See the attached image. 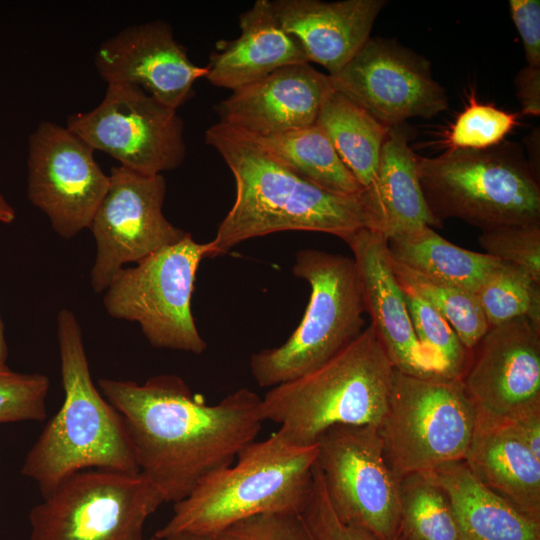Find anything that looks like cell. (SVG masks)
Instances as JSON below:
<instances>
[{
	"label": "cell",
	"mask_w": 540,
	"mask_h": 540,
	"mask_svg": "<svg viewBox=\"0 0 540 540\" xmlns=\"http://www.w3.org/2000/svg\"><path fill=\"white\" fill-rule=\"evenodd\" d=\"M98 387L124 420L139 472L164 502L183 500L205 477L232 465L264 422L261 398L248 388L209 405L174 374L143 384L103 378Z\"/></svg>",
	"instance_id": "6da1fadb"
},
{
	"label": "cell",
	"mask_w": 540,
	"mask_h": 540,
	"mask_svg": "<svg viewBox=\"0 0 540 540\" xmlns=\"http://www.w3.org/2000/svg\"><path fill=\"white\" fill-rule=\"evenodd\" d=\"M205 142L224 159L236 184L235 201L209 241L208 258L274 232L315 231L343 240L372 228L365 189L357 195L327 191L271 158L242 132L219 122L206 130Z\"/></svg>",
	"instance_id": "7a4b0ae2"
},
{
	"label": "cell",
	"mask_w": 540,
	"mask_h": 540,
	"mask_svg": "<svg viewBox=\"0 0 540 540\" xmlns=\"http://www.w3.org/2000/svg\"><path fill=\"white\" fill-rule=\"evenodd\" d=\"M57 336L64 400L21 468L43 497L82 470L139 473L124 420L94 385L80 324L68 309L58 313Z\"/></svg>",
	"instance_id": "3957f363"
},
{
	"label": "cell",
	"mask_w": 540,
	"mask_h": 540,
	"mask_svg": "<svg viewBox=\"0 0 540 540\" xmlns=\"http://www.w3.org/2000/svg\"><path fill=\"white\" fill-rule=\"evenodd\" d=\"M316 444L296 446L276 431L246 446L232 465L205 477L155 537L214 536L233 523L272 513L302 515L313 492Z\"/></svg>",
	"instance_id": "277c9868"
},
{
	"label": "cell",
	"mask_w": 540,
	"mask_h": 540,
	"mask_svg": "<svg viewBox=\"0 0 540 540\" xmlns=\"http://www.w3.org/2000/svg\"><path fill=\"white\" fill-rule=\"evenodd\" d=\"M394 366L371 325L316 370L272 387L261 398L263 421L296 446H311L338 425L379 426Z\"/></svg>",
	"instance_id": "5b68a950"
},
{
	"label": "cell",
	"mask_w": 540,
	"mask_h": 540,
	"mask_svg": "<svg viewBox=\"0 0 540 540\" xmlns=\"http://www.w3.org/2000/svg\"><path fill=\"white\" fill-rule=\"evenodd\" d=\"M427 205L442 223L458 218L482 231L540 224L539 173L515 143L418 156Z\"/></svg>",
	"instance_id": "8992f818"
},
{
	"label": "cell",
	"mask_w": 540,
	"mask_h": 540,
	"mask_svg": "<svg viewBox=\"0 0 540 540\" xmlns=\"http://www.w3.org/2000/svg\"><path fill=\"white\" fill-rule=\"evenodd\" d=\"M292 272L309 284L310 298L299 325L282 345L251 356V374L261 387L316 370L364 330L365 306L353 258L303 249L295 255Z\"/></svg>",
	"instance_id": "52a82bcc"
},
{
	"label": "cell",
	"mask_w": 540,
	"mask_h": 540,
	"mask_svg": "<svg viewBox=\"0 0 540 540\" xmlns=\"http://www.w3.org/2000/svg\"><path fill=\"white\" fill-rule=\"evenodd\" d=\"M476 419L477 409L461 379L421 378L394 368L378 431L398 481L464 460Z\"/></svg>",
	"instance_id": "ba28073f"
},
{
	"label": "cell",
	"mask_w": 540,
	"mask_h": 540,
	"mask_svg": "<svg viewBox=\"0 0 540 540\" xmlns=\"http://www.w3.org/2000/svg\"><path fill=\"white\" fill-rule=\"evenodd\" d=\"M209 242L190 233L150 254L132 268H122L104 291L103 304L113 318L137 322L155 348L201 354V337L191 308L196 274L208 257Z\"/></svg>",
	"instance_id": "9c48e42d"
},
{
	"label": "cell",
	"mask_w": 540,
	"mask_h": 540,
	"mask_svg": "<svg viewBox=\"0 0 540 540\" xmlns=\"http://www.w3.org/2000/svg\"><path fill=\"white\" fill-rule=\"evenodd\" d=\"M162 503L140 472L82 470L30 510V540H143L146 520Z\"/></svg>",
	"instance_id": "30bf717a"
},
{
	"label": "cell",
	"mask_w": 540,
	"mask_h": 540,
	"mask_svg": "<svg viewBox=\"0 0 540 540\" xmlns=\"http://www.w3.org/2000/svg\"><path fill=\"white\" fill-rule=\"evenodd\" d=\"M316 446L315 465L336 516L376 540H400L399 481L378 427L333 426Z\"/></svg>",
	"instance_id": "8fae6325"
},
{
	"label": "cell",
	"mask_w": 540,
	"mask_h": 540,
	"mask_svg": "<svg viewBox=\"0 0 540 540\" xmlns=\"http://www.w3.org/2000/svg\"><path fill=\"white\" fill-rule=\"evenodd\" d=\"M66 127L94 150L142 174L173 170L186 155L177 111L134 85L109 84L101 103L68 116Z\"/></svg>",
	"instance_id": "7c38bea8"
},
{
	"label": "cell",
	"mask_w": 540,
	"mask_h": 540,
	"mask_svg": "<svg viewBox=\"0 0 540 540\" xmlns=\"http://www.w3.org/2000/svg\"><path fill=\"white\" fill-rule=\"evenodd\" d=\"M166 181L162 174H142L116 166L109 186L90 222L96 241L91 287L104 292L129 262L179 242L187 232L170 223L162 208Z\"/></svg>",
	"instance_id": "4fadbf2b"
},
{
	"label": "cell",
	"mask_w": 540,
	"mask_h": 540,
	"mask_svg": "<svg viewBox=\"0 0 540 540\" xmlns=\"http://www.w3.org/2000/svg\"><path fill=\"white\" fill-rule=\"evenodd\" d=\"M94 149L67 127L43 121L28 140L27 197L61 237L89 228L109 186Z\"/></svg>",
	"instance_id": "5bb4252c"
},
{
	"label": "cell",
	"mask_w": 540,
	"mask_h": 540,
	"mask_svg": "<svg viewBox=\"0 0 540 540\" xmlns=\"http://www.w3.org/2000/svg\"><path fill=\"white\" fill-rule=\"evenodd\" d=\"M329 77L335 91L389 127L448 109L447 94L433 78L430 62L392 39L369 38Z\"/></svg>",
	"instance_id": "9a60e30c"
},
{
	"label": "cell",
	"mask_w": 540,
	"mask_h": 540,
	"mask_svg": "<svg viewBox=\"0 0 540 540\" xmlns=\"http://www.w3.org/2000/svg\"><path fill=\"white\" fill-rule=\"evenodd\" d=\"M478 412L512 419L540 411V325L528 318L489 327L461 377Z\"/></svg>",
	"instance_id": "2e32d148"
},
{
	"label": "cell",
	"mask_w": 540,
	"mask_h": 540,
	"mask_svg": "<svg viewBox=\"0 0 540 540\" xmlns=\"http://www.w3.org/2000/svg\"><path fill=\"white\" fill-rule=\"evenodd\" d=\"M94 64L107 85L140 87L175 110L208 73L207 67L190 60L172 27L162 20L129 26L108 38L97 49Z\"/></svg>",
	"instance_id": "e0dca14e"
},
{
	"label": "cell",
	"mask_w": 540,
	"mask_h": 540,
	"mask_svg": "<svg viewBox=\"0 0 540 540\" xmlns=\"http://www.w3.org/2000/svg\"><path fill=\"white\" fill-rule=\"evenodd\" d=\"M343 241L354 256L365 313L394 368L415 377H438L415 334L404 290L392 268L387 238L363 228Z\"/></svg>",
	"instance_id": "ac0fdd59"
},
{
	"label": "cell",
	"mask_w": 540,
	"mask_h": 540,
	"mask_svg": "<svg viewBox=\"0 0 540 540\" xmlns=\"http://www.w3.org/2000/svg\"><path fill=\"white\" fill-rule=\"evenodd\" d=\"M333 90L309 63L290 65L233 90L214 110L219 123L247 135L275 134L315 124Z\"/></svg>",
	"instance_id": "d6986e66"
},
{
	"label": "cell",
	"mask_w": 540,
	"mask_h": 540,
	"mask_svg": "<svg viewBox=\"0 0 540 540\" xmlns=\"http://www.w3.org/2000/svg\"><path fill=\"white\" fill-rule=\"evenodd\" d=\"M384 0H274L271 5L282 27L294 35L306 56L337 74L370 38L386 5Z\"/></svg>",
	"instance_id": "ffe728a7"
},
{
	"label": "cell",
	"mask_w": 540,
	"mask_h": 540,
	"mask_svg": "<svg viewBox=\"0 0 540 540\" xmlns=\"http://www.w3.org/2000/svg\"><path fill=\"white\" fill-rule=\"evenodd\" d=\"M240 35L220 40L210 54L206 79L231 91L290 65L309 63L298 39L276 18L270 0H257L239 15Z\"/></svg>",
	"instance_id": "44dd1931"
},
{
	"label": "cell",
	"mask_w": 540,
	"mask_h": 540,
	"mask_svg": "<svg viewBox=\"0 0 540 540\" xmlns=\"http://www.w3.org/2000/svg\"><path fill=\"white\" fill-rule=\"evenodd\" d=\"M463 461L488 489L528 518L540 522V459L505 420L477 411Z\"/></svg>",
	"instance_id": "7402d4cb"
},
{
	"label": "cell",
	"mask_w": 540,
	"mask_h": 540,
	"mask_svg": "<svg viewBox=\"0 0 540 540\" xmlns=\"http://www.w3.org/2000/svg\"><path fill=\"white\" fill-rule=\"evenodd\" d=\"M404 124L389 129L374 182L365 189L372 229L387 239L424 225L441 227L430 211L419 181L418 155L410 148Z\"/></svg>",
	"instance_id": "603a6c76"
},
{
	"label": "cell",
	"mask_w": 540,
	"mask_h": 540,
	"mask_svg": "<svg viewBox=\"0 0 540 540\" xmlns=\"http://www.w3.org/2000/svg\"><path fill=\"white\" fill-rule=\"evenodd\" d=\"M426 473L449 499L459 540H540V522L483 485L463 460Z\"/></svg>",
	"instance_id": "cb8c5ba5"
},
{
	"label": "cell",
	"mask_w": 540,
	"mask_h": 540,
	"mask_svg": "<svg viewBox=\"0 0 540 540\" xmlns=\"http://www.w3.org/2000/svg\"><path fill=\"white\" fill-rule=\"evenodd\" d=\"M387 246L394 260L473 293L501 262L447 241L428 225L387 239Z\"/></svg>",
	"instance_id": "d4e9b609"
},
{
	"label": "cell",
	"mask_w": 540,
	"mask_h": 540,
	"mask_svg": "<svg viewBox=\"0 0 540 540\" xmlns=\"http://www.w3.org/2000/svg\"><path fill=\"white\" fill-rule=\"evenodd\" d=\"M245 135L271 158L327 191L357 195L364 190L316 123L275 134Z\"/></svg>",
	"instance_id": "484cf974"
},
{
	"label": "cell",
	"mask_w": 540,
	"mask_h": 540,
	"mask_svg": "<svg viewBox=\"0 0 540 540\" xmlns=\"http://www.w3.org/2000/svg\"><path fill=\"white\" fill-rule=\"evenodd\" d=\"M315 123L358 183L369 187L375 180L382 145L391 127L335 90L323 102Z\"/></svg>",
	"instance_id": "4316f807"
},
{
	"label": "cell",
	"mask_w": 540,
	"mask_h": 540,
	"mask_svg": "<svg viewBox=\"0 0 540 540\" xmlns=\"http://www.w3.org/2000/svg\"><path fill=\"white\" fill-rule=\"evenodd\" d=\"M391 264L400 286L444 317L463 345L471 351L489 329L475 293L430 278L392 257Z\"/></svg>",
	"instance_id": "83f0119b"
},
{
	"label": "cell",
	"mask_w": 540,
	"mask_h": 540,
	"mask_svg": "<svg viewBox=\"0 0 540 540\" xmlns=\"http://www.w3.org/2000/svg\"><path fill=\"white\" fill-rule=\"evenodd\" d=\"M400 540H459L449 499L426 473L399 480Z\"/></svg>",
	"instance_id": "f1b7e54d"
},
{
	"label": "cell",
	"mask_w": 540,
	"mask_h": 540,
	"mask_svg": "<svg viewBox=\"0 0 540 540\" xmlns=\"http://www.w3.org/2000/svg\"><path fill=\"white\" fill-rule=\"evenodd\" d=\"M475 295L489 327L521 317L540 325V282L516 265L501 261Z\"/></svg>",
	"instance_id": "f546056e"
},
{
	"label": "cell",
	"mask_w": 540,
	"mask_h": 540,
	"mask_svg": "<svg viewBox=\"0 0 540 540\" xmlns=\"http://www.w3.org/2000/svg\"><path fill=\"white\" fill-rule=\"evenodd\" d=\"M404 294L415 334L436 375L446 379H461L471 351L435 309L412 292L404 290Z\"/></svg>",
	"instance_id": "4dcf8cb0"
},
{
	"label": "cell",
	"mask_w": 540,
	"mask_h": 540,
	"mask_svg": "<svg viewBox=\"0 0 540 540\" xmlns=\"http://www.w3.org/2000/svg\"><path fill=\"white\" fill-rule=\"evenodd\" d=\"M517 118L516 113L477 103L471 94L469 105L447 133L448 150H482L498 145L517 125Z\"/></svg>",
	"instance_id": "1f68e13d"
},
{
	"label": "cell",
	"mask_w": 540,
	"mask_h": 540,
	"mask_svg": "<svg viewBox=\"0 0 540 540\" xmlns=\"http://www.w3.org/2000/svg\"><path fill=\"white\" fill-rule=\"evenodd\" d=\"M49 378L41 373L0 371V424L43 421Z\"/></svg>",
	"instance_id": "d6a6232c"
},
{
	"label": "cell",
	"mask_w": 540,
	"mask_h": 540,
	"mask_svg": "<svg viewBox=\"0 0 540 540\" xmlns=\"http://www.w3.org/2000/svg\"><path fill=\"white\" fill-rule=\"evenodd\" d=\"M478 242L486 254L524 269L540 282V224L482 231Z\"/></svg>",
	"instance_id": "836d02e7"
},
{
	"label": "cell",
	"mask_w": 540,
	"mask_h": 540,
	"mask_svg": "<svg viewBox=\"0 0 540 540\" xmlns=\"http://www.w3.org/2000/svg\"><path fill=\"white\" fill-rule=\"evenodd\" d=\"M212 537L213 540H313L302 515L285 513L242 519Z\"/></svg>",
	"instance_id": "e575fe53"
},
{
	"label": "cell",
	"mask_w": 540,
	"mask_h": 540,
	"mask_svg": "<svg viewBox=\"0 0 540 540\" xmlns=\"http://www.w3.org/2000/svg\"><path fill=\"white\" fill-rule=\"evenodd\" d=\"M302 517L313 540H376L366 532L343 523L336 516L316 465L312 496Z\"/></svg>",
	"instance_id": "d590c367"
},
{
	"label": "cell",
	"mask_w": 540,
	"mask_h": 540,
	"mask_svg": "<svg viewBox=\"0 0 540 540\" xmlns=\"http://www.w3.org/2000/svg\"><path fill=\"white\" fill-rule=\"evenodd\" d=\"M510 13L521 37L528 66L540 67V2L510 0Z\"/></svg>",
	"instance_id": "8d00e7d4"
},
{
	"label": "cell",
	"mask_w": 540,
	"mask_h": 540,
	"mask_svg": "<svg viewBox=\"0 0 540 540\" xmlns=\"http://www.w3.org/2000/svg\"><path fill=\"white\" fill-rule=\"evenodd\" d=\"M516 95L522 106V114L540 115V67L526 66L514 79Z\"/></svg>",
	"instance_id": "74e56055"
},
{
	"label": "cell",
	"mask_w": 540,
	"mask_h": 540,
	"mask_svg": "<svg viewBox=\"0 0 540 540\" xmlns=\"http://www.w3.org/2000/svg\"><path fill=\"white\" fill-rule=\"evenodd\" d=\"M505 420L515 435L540 459V411Z\"/></svg>",
	"instance_id": "f35d334b"
},
{
	"label": "cell",
	"mask_w": 540,
	"mask_h": 540,
	"mask_svg": "<svg viewBox=\"0 0 540 540\" xmlns=\"http://www.w3.org/2000/svg\"><path fill=\"white\" fill-rule=\"evenodd\" d=\"M15 210L0 194V222L11 223L15 219Z\"/></svg>",
	"instance_id": "ab89813d"
},
{
	"label": "cell",
	"mask_w": 540,
	"mask_h": 540,
	"mask_svg": "<svg viewBox=\"0 0 540 540\" xmlns=\"http://www.w3.org/2000/svg\"><path fill=\"white\" fill-rule=\"evenodd\" d=\"M8 348L4 335V326L0 316V371L9 369L7 366Z\"/></svg>",
	"instance_id": "60d3db41"
},
{
	"label": "cell",
	"mask_w": 540,
	"mask_h": 540,
	"mask_svg": "<svg viewBox=\"0 0 540 540\" xmlns=\"http://www.w3.org/2000/svg\"><path fill=\"white\" fill-rule=\"evenodd\" d=\"M163 540H213L210 535L193 534V533H177L166 537Z\"/></svg>",
	"instance_id": "b9f144b4"
},
{
	"label": "cell",
	"mask_w": 540,
	"mask_h": 540,
	"mask_svg": "<svg viewBox=\"0 0 540 540\" xmlns=\"http://www.w3.org/2000/svg\"><path fill=\"white\" fill-rule=\"evenodd\" d=\"M148 540H159L158 538H156L155 536L151 537L150 539Z\"/></svg>",
	"instance_id": "7bdbcfd3"
}]
</instances>
